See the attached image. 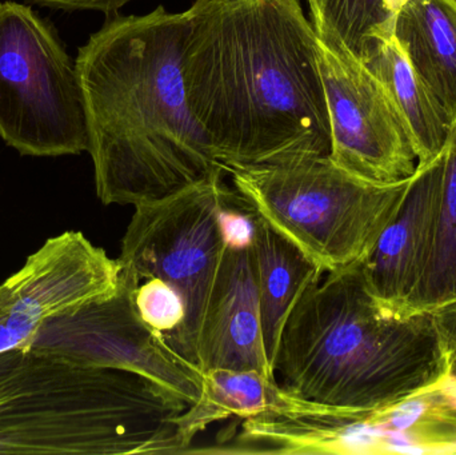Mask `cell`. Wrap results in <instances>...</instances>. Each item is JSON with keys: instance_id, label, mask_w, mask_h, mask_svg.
<instances>
[{"instance_id": "cell-12", "label": "cell", "mask_w": 456, "mask_h": 455, "mask_svg": "<svg viewBox=\"0 0 456 455\" xmlns=\"http://www.w3.org/2000/svg\"><path fill=\"white\" fill-rule=\"evenodd\" d=\"M256 370L275 378L265 352L251 245L227 243L200 337V373Z\"/></svg>"}, {"instance_id": "cell-2", "label": "cell", "mask_w": 456, "mask_h": 455, "mask_svg": "<svg viewBox=\"0 0 456 455\" xmlns=\"http://www.w3.org/2000/svg\"><path fill=\"white\" fill-rule=\"evenodd\" d=\"M186 11L107 15L77 50L88 154L103 205H144L226 173L192 114Z\"/></svg>"}, {"instance_id": "cell-27", "label": "cell", "mask_w": 456, "mask_h": 455, "mask_svg": "<svg viewBox=\"0 0 456 455\" xmlns=\"http://www.w3.org/2000/svg\"><path fill=\"white\" fill-rule=\"evenodd\" d=\"M316 2H318V0H307L308 7H310V10H313V8L315 7Z\"/></svg>"}, {"instance_id": "cell-18", "label": "cell", "mask_w": 456, "mask_h": 455, "mask_svg": "<svg viewBox=\"0 0 456 455\" xmlns=\"http://www.w3.org/2000/svg\"><path fill=\"white\" fill-rule=\"evenodd\" d=\"M394 19L382 0H318L310 10L314 28L334 32L359 59L372 34Z\"/></svg>"}, {"instance_id": "cell-17", "label": "cell", "mask_w": 456, "mask_h": 455, "mask_svg": "<svg viewBox=\"0 0 456 455\" xmlns=\"http://www.w3.org/2000/svg\"><path fill=\"white\" fill-rule=\"evenodd\" d=\"M456 299V125L444 149V178L428 266L403 313L431 312Z\"/></svg>"}, {"instance_id": "cell-21", "label": "cell", "mask_w": 456, "mask_h": 455, "mask_svg": "<svg viewBox=\"0 0 456 455\" xmlns=\"http://www.w3.org/2000/svg\"><path fill=\"white\" fill-rule=\"evenodd\" d=\"M28 2L40 7L67 11V12L98 11V12L111 15L133 0H28Z\"/></svg>"}, {"instance_id": "cell-10", "label": "cell", "mask_w": 456, "mask_h": 455, "mask_svg": "<svg viewBox=\"0 0 456 455\" xmlns=\"http://www.w3.org/2000/svg\"><path fill=\"white\" fill-rule=\"evenodd\" d=\"M120 270L119 259L110 258L80 232L48 238L3 282L8 293L3 318L31 339L47 321L117 293Z\"/></svg>"}, {"instance_id": "cell-11", "label": "cell", "mask_w": 456, "mask_h": 455, "mask_svg": "<svg viewBox=\"0 0 456 455\" xmlns=\"http://www.w3.org/2000/svg\"><path fill=\"white\" fill-rule=\"evenodd\" d=\"M444 150L418 166L401 207L362 261L367 288L378 302L403 313L428 266L444 178Z\"/></svg>"}, {"instance_id": "cell-7", "label": "cell", "mask_w": 456, "mask_h": 455, "mask_svg": "<svg viewBox=\"0 0 456 455\" xmlns=\"http://www.w3.org/2000/svg\"><path fill=\"white\" fill-rule=\"evenodd\" d=\"M232 194L216 179L135 206L118 258L142 280L159 278L181 296L183 323L165 341L197 369L200 330L226 250L224 215Z\"/></svg>"}, {"instance_id": "cell-13", "label": "cell", "mask_w": 456, "mask_h": 455, "mask_svg": "<svg viewBox=\"0 0 456 455\" xmlns=\"http://www.w3.org/2000/svg\"><path fill=\"white\" fill-rule=\"evenodd\" d=\"M322 406L305 402L281 389L276 379L256 370L213 369L203 373L197 401L174 419L167 454H184L210 425L228 418L297 416Z\"/></svg>"}, {"instance_id": "cell-9", "label": "cell", "mask_w": 456, "mask_h": 455, "mask_svg": "<svg viewBox=\"0 0 456 455\" xmlns=\"http://www.w3.org/2000/svg\"><path fill=\"white\" fill-rule=\"evenodd\" d=\"M315 34L331 126L330 159L372 183L412 178L417 151L385 85L334 32Z\"/></svg>"}, {"instance_id": "cell-4", "label": "cell", "mask_w": 456, "mask_h": 455, "mask_svg": "<svg viewBox=\"0 0 456 455\" xmlns=\"http://www.w3.org/2000/svg\"><path fill=\"white\" fill-rule=\"evenodd\" d=\"M189 406L141 374L24 347L0 376V454H167Z\"/></svg>"}, {"instance_id": "cell-20", "label": "cell", "mask_w": 456, "mask_h": 455, "mask_svg": "<svg viewBox=\"0 0 456 455\" xmlns=\"http://www.w3.org/2000/svg\"><path fill=\"white\" fill-rule=\"evenodd\" d=\"M446 362L447 379H456V299L431 310Z\"/></svg>"}, {"instance_id": "cell-24", "label": "cell", "mask_w": 456, "mask_h": 455, "mask_svg": "<svg viewBox=\"0 0 456 455\" xmlns=\"http://www.w3.org/2000/svg\"><path fill=\"white\" fill-rule=\"evenodd\" d=\"M438 392L450 402L456 405V379H444L441 385L436 386Z\"/></svg>"}, {"instance_id": "cell-8", "label": "cell", "mask_w": 456, "mask_h": 455, "mask_svg": "<svg viewBox=\"0 0 456 455\" xmlns=\"http://www.w3.org/2000/svg\"><path fill=\"white\" fill-rule=\"evenodd\" d=\"M141 280L122 264L117 293L47 321L24 347L77 365L141 374L192 405L202 394L203 374L142 318L135 302Z\"/></svg>"}, {"instance_id": "cell-5", "label": "cell", "mask_w": 456, "mask_h": 455, "mask_svg": "<svg viewBox=\"0 0 456 455\" xmlns=\"http://www.w3.org/2000/svg\"><path fill=\"white\" fill-rule=\"evenodd\" d=\"M226 173L247 206L324 274L369 256L411 182L372 183L343 170L329 155L227 167Z\"/></svg>"}, {"instance_id": "cell-16", "label": "cell", "mask_w": 456, "mask_h": 455, "mask_svg": "<svg viewBox=\"0 0 456 455\" xmlns=\"http://www.w3.org/2000/svg\"><path fill=\"white\" fill-rule=\"evenodd\" d=\"M396 37L420 79L456 125V0H409Z\"/></svg>"}, {"instance_id": "cell-14", "label": "cell", "mask_w": 456, "mask_h": 455, "mask_svg": "<svg viewBox=\"0 0 456 455\" xmlns=\"http://www.w3.org/2000/svg\"><path fill=\"white\" fill-rule=\"evenodd\" d=\"M394 26L395 19L372 34L361 61L385 85L409 131L418 166H426L446 149L454 123L415 71Z\"/></svg>"}, {"instance_id": "cell-26", "label": "cell", "mask_w": 456, "mask_h": 455, "mask_svg": "<svg viewBox=\"0 0 456 455\" xmlns=\"http://www.w3.org/2000/svg\"><path fill=\"white\" fill-rule=\"evenodd\" d=\"M8 310V293L5 286L0 285V318L4 317Z\"/></svg>"}, {"instance_id": "cell-19", "label": "cell", "mask_w": 456, "mask_h": 455, "mask_svg": "<svg viewBox=\"0 0 456 455\" xmlns=\"http://www.w3.org/2000/svg\"><path fill=\"white\" fill-rule=\"evenodd\" d=\"M135 302L142 318L165 339L183 323L184 306L181 296L159 278H147L146 282L141 280Z\"/></svg>"}, {"instance_id": "cell-23", "label": "cell", "mask_w": 456, "mask_h": 455, "mask_svg": "<svg viewBox=\"0 0 456 455\" xmlns=\"http://www.w3.org/2000/svg\"><path fill=\"white\" fill-rule=\"evenodd\" d=\"M23 354L24 347H15V349L8 350V352L0 353V376L12 369Z\"/></svg>"}, {"instance_id": "cell-6", "label": "cell", "mask_w": 456, "mask_h": 455, "mask_svg": "<svg viewBox=\"0 0 456 455\" xmlns=\"http://www.w3.org/2000/svg\"><path fill=\"white\" fill-rule=\"evenodd\" d=\"M0 138L24 157L88 151L75 61L29 5L0 3Z\"/></svg>"}, {"instance_id": "cell-1", "label": "cell", "mask_w": 456, "mask_h": 455, "mask_svg": "<svg viewBox=\"0 0 456 455\" xmlns=\"http://www.w3.org/2000/svg\"><path fill=\"white\" fill-rule=\"evenodd\" d=\"M186 15L187 98L224 168L330 155L316 34L299 0H195Z\"/></svg>"}, {"instance_id": "cell-25", "label": "cell", "mask_w": 456, "mask_h": 455, "mask_svg": "<svg viewBox=\"0 0 456 455\" xmlns=\"http://www.w3.org/2000/svg\"><path fill=\"white\" fill-rule=\"evenodd\" d=\"M383 5H385L386 11L390 13L391 16L395 18L398 15L399 11L404 7L409 0H382Z\"/></svg>"}, {"instance_id": "cell-3", "label": "cell", "mask_w": 456, "mask_h": 455, "mask_svg": "<svg viewBox=\"0 0 456 455\" xmlns=\"http://www.w3.org/2000/svg\"><path fill=\"white\" fill-rule=\"evenodd\" d=\"M273 374L299 400L366 416L434 389L447 370L431 312L383 306L359 261L303 293L281 331Z\"/></svg>"}, {"instance_id": "cell-15", "label": "cell", "mask_w": 456, "mask_h": 455, "mask_svg": "<svg viewBox=\"0 0 456 455\" xmlns=\"http://www.w3.org/2000/svg\"><path fill=\"white\" fill-rule=\"evenodd\" d=\"M251 256L265 352L273 369L279 339L289 313L303 293L322 280L324 272L256 213Z\"/></svg>"}, {"instance_id": "cell-22", "label": "cell", "mask_w": 456, "mask_h": 455, "mask_svg": "<svg viewBox=\"0 0 456 455\" xmlns=\"http://www.w3.org/2000/svg\"><path fill=\"white\" fill-rule=\"evenodd\" d=\"M28 341L29 337L27 334L11 328L4 318H0V353L8 352L15 347H24Z\"/></svg>"}]
</instances>
